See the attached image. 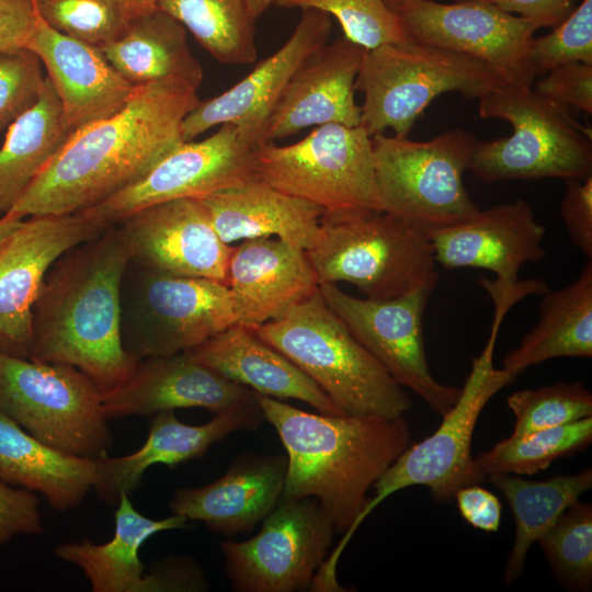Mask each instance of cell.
Returning a JSON list of instances; mask_svg holds the SVG:
<instances>
[{"label": "cell", "instance_id": "1", "mask_svg": "<svg viewBox=\"0 0 592 592\" xmlns=\"http://www.w3.org/2000/svg\"><path fill=\"white\" fill-rule=\"evenodd\" d=\"M198 102L181 80L139 86L121 110L75 132L5 215L73 214L134 184L184 143L182 122Z\"/></svg>", "mask_w": 592, "mask_h": 592}, {"label": "cell", "instance_id": "2", "mask_svg": "<svg viewBox=\"0 0 592 592\" xmlns=\"http://www.w3.org/2000/svg\"><path fill=\"white\" fill-rule=\"evenodd\" d=\"M128 263L115 224L64 252L33 306L29 358L73 366L102 395L123 384L139 361L121 338V284Z\"/></svg>", "mask_w": 592, "mask_h": 592}, {"label": "cell", "instance_id": "3", "mask_svg": "<svg viewBox=\"0 0 592 592\" xmlns=\"http://www.w3.org/2000/svg\"><path fill=\"white\" fill-rule=\"evenodd\" d=\"M286 451L282 499L314 498L345 533L367 502V492L409 446L403 417L309 413L280 399L255 394Z\"/></svg>", "mask_w": 592, "mask_h": 592}, {"label": "cell", "instance_id": "4", "mask_svg": "<svg viewBox=\"0 0 592 592\" xmlns=\"http://www.w3.org/2000/svg\"><path fill=\"white\" fill-rule=\"evenodd\" d=\"M301 369L345 415L403 417L411 400L352 335L319 288L281 318L254 328Z\"/></svg>", "mask_w": 592, "mask_h": 592}, {"label": "cell", "instance_id": "5", "mask_svg": "<svg viewBox=\"0 0 592 592\" xmlns=\"http://www.w3.org/2000/svg\"><path fill=\"white\" fill-rule=\"evenodd\" d=\"M493 320L490 337L479 356L473 358L471 371L455 405L442 415L440 426L428 437L407 446L376 480L375 496L367 502L335 548L318 570L325 582H334L337 565L353 534L389 496L412 486L430 489L437 503L452 502L458 490L482 483L486 476L475 466L471 443L477 420L487 402L517 375L493 366V352L500 330Z\"/></svg>", "mask_w": 592, "mask_h": 592}, {"label": "cell", "instance_id": "6", "mask_svg": "<svg viewBox=\"0 0 592 592\" xmlns=\"http://www.w3.org/2000/svg\"><path fill=\"white\" fill-rule=\"evenodd\" d=\"M479 115L509 122L513 133L478 141L468 170L485 183L592 175L591 129L532 87L504 82L479 98Z\"/></svg>", "mask_w": 592, "mask_h": 592}, {"label": "cell", "instance_id": "7", "mask_svg": "<svg viewBox=\"0 0 592 592\" xmlns=\"http://www.w3.org/2000/svg\"><path fill=\"white\" fill-rule=\"evenodd\" d=\"M322 238L307 250L319 284L348 282L385 300L439 282L426 231L390 213H323Z\"/></svg>", "mask_w": 592, "mask_h": 592}, {"label": "cell", "instance_id": "8", "mask_svg": "<svg viewBox=\"0 0 592 592\" xmlns=\"http://www.w3.org/2000/svg\"><path fill=\"white\" fill-rule=\"evenodd\" d=\"M506 82L486 62L439 46L409 41L365 53L355 90L363 93L361 126L371 135L407 137L439 95L481 98Z\"/></svg>", "mask_w": 592, "mask_h": 592}, {"label": "cell", "instance_id": "9", "mask_svg": "<svg viewBox=\"0 0 592 592\" xmlns=\"http://www.w3.org/2000/svg\"><path fill=\"white\" fill-rule=\"evenodd\" d=\"M474 134L453 128L426 141L372 136L376 182L383 210L425 231L452 226L479 208L464 184L478 144Z\"/></svg>", "mask_w": 592, "mask_h": 592}, {"label": "cell", "instance_id": "10", "mask_svg": "<svg viewBox=\"0 0 592 592\" xmlns=\"http://www.w3.org/2000/svg\"><path fill=\"white\" fill-rule=\"evenodd\" d=\"M0 410L61 453L96 459L112 447L102 392L73 366L0 354Z\"/></svg>", "mask_w": 592, "mask_h": 592}, {"label": "cell", "instance_id": "11", "mask_svg": "<svg viewBox=\"0 0 592 592\" xmlns=\"http://www.w3.org/2000/svg\"><path fill=\"white\" fill-rule=\"evenodd\" d=\"M254 169L258 180L327 214L384 212L372 136L362 126L330 123L288 146L266 143L257 151Z\"/></svg>", "mask_w": 592, "mask_h": 592}, {"label": "cell", "instance_id": "12", "mask_svg": "<svg viewBox=\"0 0 592 592\" xmlns=\"http://www.w3.org/2000/svg\"><path fill=\"white\" fill-rule=\"evenodd\" d=\"M235 323L225 284L128 263L121 284V338L134 357L192 350Z\"/></svg>", "mask_w": 592, "mask_h": 592}, {"label": "cell", "instance_id": "13", "mask_svg": "<svg viewBox=\"0 0 592 592\" xmlns=\"http://www.w3.org/2000/svg\"><path fill=\"white\" fill-rule=\"evenodd\" d=\"M264 144L257 130L223 124L208 138L182 143L137 182L78 213L109 226L158 203L202 198L254 180L257 151Z\"/></svg>", "mask_w": 592, "mask_h": 592}, {"label": "cell", "instance_id": "14", "mask_svg": "<svg viewBox=\"0 0 592 592\" xmlns=\"http://www.w3.org/2000/svg\"><path fill=\"white\" fill-rule=\"evenodd\" d=\"M334 533L314 498L281 499L257 535L220 544L224 571L237 592L307 590L328 556Z\"/></svg>", "mask_w": 592, "mask_h": 592}, {"label": "cell", "instance_id": "15", "mask_svg": "<svg viewBox=\"0 0 592 592\" xmlns=\"http://www.w3.org/2000/svg\"><path fill=\"white\" fill-rule=\"evenodd\" d=\"M437 282L391 299L351 296L335 283L319 284L327 305L352 335L402 387L444 415L457 401L462 388L437 382L430 371L423 342V312Z\"/></svg>", "mask_w": 592, "mask_h": 592}, {"label": "cell", "instance_id": "16", "mask_svg": "<svg viewBox=\"0 0 592 592\" xmlns=\"http://www.w3.org/2000/svg\"><path fill=\"white\" fill-rule=\"evenodd\" d=\"M413 42L486 62L506 82L533 87L530 45L538 25L479 1L410 0L397 13Z\"/></svg>", "mask_w": 592, "mask_h": 592}, {"label": "cell", "instance_id": "17", "mask_svg": "<svg viewBox=\"0 0 592 592\" xmlns=\"http://www.w3.org/2000/svg\"><path fill=\"white\" fill-rule=\"evenodd\" d=\"M106 227L79 213L31 216L0 242V354L29 358L33 306L48 269Z\"/></svg>", "mask_w": 592, "mask_h": 592}, {"label": "cell", "instance_id": "18", "mask_svg": "<svg viewBox=\"0 0 592 592\" xmlns=\"http://www.w3.org/2000/svg\"><path fill=\"white\" fill-rule=\"evenodd\" d=\"M129 262L156 272L207 278L228 286L234 247L214 229L200 198L145 207L115 224Z\"/></svg>", "mask_w": 592, "mask_h": 592}, {"label": "cell", "instance_id": "19", "mask_svg": "<svg viewBox=\"0 0 592 592\" xmlns=\"http://www.w3.org/2000/svg\"><path fill=\"white\" fill-rule=\"evenodd\" d=\"M257 403L253 390L218 374L189 351L139 360L123 384L102 395L107 421L194 407L217 414Z\"/></svg>", "mask_w": 592, "mask_h": 592}, {"label": "cell", "instance_id": "20", "mask_svg": "<svg viewBox=\"0 0 592 592\" xmlns=\"http://www.w3.org/2000/svg\"><path fill=\"white\" fill-rule=\"evenodd\" d=\"M331 29L329 14L303 10L293 34L278 50L227 91L197 103L182 122V140L191 141L223 124L250 128L265 138L267 119L291 77L310 54L327 43Z\"/></svg>", "mask_w": 592, "mask_h": 592}, {"label": "cell", "instance_id": "21", "mask_svg": "<svg viewBox=\"0 0 592 592\" xmlns=\"http://www.w3.org/2000/svg\"><path fill=\"white\" fill-rule=\"evenodd\" d=\"M366 50L341 36L310 54L291 77L267 119L266 143L310 126H361L354 92Z\"/></svg>", "mask_w": 592, "mask_h": 592}, {"label": "cell", "instance_id": "22", "mask_svg": "<svg viewBox=\"0 0 592 592\" xmlns=\"http://www.w3.org/2000/svg\"><path fill=\"white\" fill-rule=\"evenodd\" d=\"M435 262L444 269L492 271L497 281L513 285L520 269L545 257L546 228L530 204L520 198L478 210L458 224L426 231Z\"/></svg>", "mask_w": 592, "mask_h": 592}, {"label": "cell", "instance_id": "23", "mask_svg": "<svg viewBox=\"0 0 592 592\" xmlns=\"http://www.w3.org/2000/svg\"><path fill=\"white\" fill-rule=\"evenodd\" d=\"M228 288L236 323L254 329L311 296L319 282L305 249L258 237L234 247Z\"/></svg>", "mask_w": 592, "mask_h": 592}, {"label": "cell", "instance_id": "24", "mask_svg": "<svg viewBox=\"0 0 592 592\" xmlns=\"http://www.w3.org/2000/svg\"><path fill=\"white\" fill-rule=\"evenodd\" d=\"M264 419L259 403L217 413L207 423L189 425L174 410L152 415L146 442L136 452L118 457L109 453L95 459L92 489L105 503L116 505L121 492L133 494L146 470L157 464L168 467L202 457L212 444L240 431H253Z\"/></svg>", "mask_w": 592, "mask_h": 592}, {"label": "cell", "instance_id": "25", "mask_svg": "<svg viewBox=\"0 0 592 592\" xmlns=\"http://www.w3.org/2000/svg\"><path fill=\"white\" fill-rule=\"evenodd\" d=\"M26 48L46 67L73 133L121 110L139 87L125 80L100 48L59 33L39 15Z\"/></svg>", "mask_w": 592, "mask_h": 592}, {"label": "cell", "instance_id": "26", "mask_svg": "<svg viewBox=\"0 0 592 592\" xmlns=\"http://www.w3.org/2000/svg\"><path fill=\"white\" fill-rule=\"evenodd\" d=\"M286 467L283 455L244 456L215 481L177 490L171 512L227 536L248 533L281 501Z\"/></svg>", "mask_w": 592, "mask_h": 592}, {"label": "cell", "instance_id": "27", "mask_svg": "<svg viewBox=\"0 0 592 592\" xmlns=\"http://www.w3.org/2000/svg\"><path fill=\"white\" fill-rule=\"evenodd\" d=\"M200 200L217 235L227 244L239 239L276 236L307 251L322 238L321 207L258 179Z\"/></svg>", "mask_w": 592, "mask_h": 592}, {"label": "cell", "instance_id": "28", "mask_svg": "<svg viewBox=\"0 0 592 592\" xmlns=\"http://www.w3.org/2000/svg\"><path fill=\"white\" fill-rule=\"evenodd\" d=\"M189 352L224 377L261 396L297 399L325 414H343L331 399L253 328L235 323Z\"/></svg>", "mask_w": 592, "mask_h": 592}, {"label": "cell", "instance_id": "29", "mask_svg": "<svg viewBox=\"0 0 592 592\" xmlns=\"http://www.w3.org/2000/svg\"><path fill=\"white\" fill-rule=\"evenodd\" d=\"M116 505L112 539L62 543L56 546L55 555L80 568L93 592H161L152 570L145 573L139 549L159 532L185 527L187 520L174 513L162 520L149 519L134 508L126 492L119 493Z\"/></svg>", "mask_w": 592, "mask_h": 592}, {"label": "cell", "instance_id": "30", "mask_svg": "<svg viewBox=\"0 0 592 592\" xmlns=\"http://www.w3.org/2000/svg\"><path fill=\"white\" fill-rule=\"evenodd\" d=\"M95 459L56 451L0 410V481L42 493L58 511L77 508L92 489Z\"/></svg>", "mask_w": 592, "mask_h": 592}, {"label": "cell", "instance_id": "31", "mask_svg": "<svg viewBox=\"0 0 592 592\" xmlns=\"http://www.w3.org/2000/svg\"><path fill=\"white\" fill-rule=\"evenodd\" d=\"M100 49L115 70L136 87L175 79L197 89L203 80L185 27L156 8L134 16L118 38Z\"/></svg>", "mask_w": 592, "mask_h": 592}, {"label": "cell", "instance_id": "32", "mask_svg": "<svg viewBox=\"0 0 592 592\" xmlns=\"http://www.w3.org/2000/svg\"><path fill=\"white\" fill-rule=\"evenodd\" d=\"M591 356L592 260H588L572 283L543 294L538 322L505 354L502 368L519 376L551 358Z\"/></svg>", "mask_w": 592, "mask_h": 592}, {"label": "cell", "instance_id": "33", "mask_svg": "<svg viewBox=\"0 0 592 592\" xmlns=\"http://www.w3.org/2000/svg\"><path fill=\"white\" fill-rule=\"evenodd\" d=\"M73 134L46 76L37 102L8 127L0 149V213L8 214Z\"/></svg>", "mask_w": 592, "mask_h": 592}, {"label": "cell", "instance_id": "34", "mask_svg": "<svg viewBox=\"0 0 592 592\" xmlns=\"http://www.w3.org/2000/svg\"><path fill=\"white\" fill-rule=\"evenodd\" d=\"M486 478L504 496L514 516L515 536L503 572L509 587L522 574L531 546L592 488V469L587 467L545 480H527L511 474H489Z\"/></svg>", "mask_w": 592, "mask_h": 592}, {"label": "cell", "instance_id": "35", "mask_svg": "<svg viewBox=\"0 0 592 592\" xmlns=\"http://www.w3.org/2000/svg\"><path fill=\"white\" fill-rule=\"evenodd\" d=\"M152 5L179 21L217 61L255 60V20L246 0H152Z\"/></svg>", "mask_w": 592, "mask_h": 592}, {"label": "cell", "instance_id": "36", "mask_svg": "<svg viewBox=\"0 0 592 592\" xmlns=\"http://www.w3.org/2000/svg\"><path fill=\"white\" fill-rule=\"evenodd\" d=\"M592 442V417L539 430L525 436H509L474 457L480 474L534 475L554 460L570 457Z\"/></svg>", "mask_w": 592, "mask_h": 592}, {"label": "cell", "instance_id": "37", "mask_svg": "<svg viewBox=\"0 0 592 592\" xmlns=\"http://www.w3.org/2000/svg\"><path fill=\"white\" fill-rule=\"evenodd\" d=\"M554 578L567 590L592 588V505L576 501L537 539Z\"/></svg>", "mask_w": 592, "mask_h": 592}, {"label": "cell", "instance_id": "38", "mask_svg": "<svg viewBox=\"0 0 592 592\" xmlns=\"http://www.w3.org/2000/svg\"><path fill=\"white\" fill-rule=\"evenodd\" d=\"M42 20L98 48L118 38L136 16L126 0H36Z\"/></svg>", "mask_w": 592, "mask_h": 592}, {"label": "cell", "instance_id": "39", "mask_svg": "<svg viewBox=\"0 0 592 592\" xmlns=\"http://www.w3.org/2000/svg\"><path fill=\"white\" fill-rule=\"evenodd\" d=\"M506 405L515 417L513 437L592 417V394L581 382L522 389Z\"/></svg>", "mask_w": 592, "mask_h": 592}, {"label": "cell", "instance_id": "40", "mask_svg": "<svg viewBox=\"0 0 592 592\" xmlns=\"http://www.w3.org/2000/svg\"><path fill=\"white\" fill-rule=\"evenodd\" d=\"M274 4L333 15L342 26L343 36L367 50L411 41L399 15L384 0H276Z\"/></svg>", "mask_w": 592, "mask_h": 592}, {"label": "cell", "instance_id": "41", "mask_svg": "<svg viewBox=\"0 0 592 592\" xmlns=\"http://www.w3.org/2000/svg\"><path fill=\"white\" fill-rule=\"evenodd\" d=\"M553 29L531 42L530 62L535 77L569 62L592 65V0H582Z\"/></svg>", "mask_w": 592, "mask_h": 592}, {"label": "cell", "instance_id": "42", "mask_svg": "<svg viewBox=\"0 0 592 592\" xmlns=\"http://www.w3.org/2000/svg\"><path fill=\"white\" fill-rule=\"evenodd\" d=\"M41 64L27 48L0 52V130L37 102L45 80Z\"/></svg>", "mask_w": 592, "mask_h": 592}, {"label": "cell", "instance_id": "43", "mask_svg": "<svg viewBox=\"0 0 592 592\" xmlns=\"http://www.w3.org/2000/svg\"><path fill=\"white\" fill-rule=\"evenodd\" d=\"M533 86L536 94L557 105L592 114V65H560L542 76Z\"/></svg>", "mask_w": 592, "mask_h": 592}, {"label": "cell", "instance_id": "44", "mask_svg": "<svg viewBox=\"0 0 592 592\" xmlns=\"http://www.w3.org/2000/svg\"><path fill=\"white\" fill-rule=\"evenodd\" d=\"M43 531L35 493L0 481V546L16 536L41 535Z\"/></svg>", "mask_w": 592, "mask_h": 592}, {"label": "cell", "instance_id": "45", "mask_svg": "<svg viewBox=\"0 0 592 592\" xmlns=\"http://www.w3.org/2000/svg\"><path fill=\"white\" fill-rule=\"evenodd\" d=\"M565 182L561 219L572 244L592 260V175Z\"/></svg>", "mask_w": 592, "mask_h": 592}, {"label": "cell", "instance_id": "46", "mask_svg": "<svg viewBox=\"0 0 592 592\" xmlns=\"http://www.w3.org/2000/svg\"><path fill=\"white\" fill-rule=\"evenodd\" d=\"M37 19L36 0H0V52L26 48Z\"/></svg>", "mask_w": 592, "mask_h": 592}, {"label": "cell", "instance_id": "47", "mask_svg": "<svg viewBox=\"0 0 592 592\" xmlns=\"http://www.w3.org/2000/svg\"><path fill=\"white\" fill-rule=\"evenodd\" d=\"M463 519L487 533L500 527L502 505L498 497L479 483L462 488L454 497Z\"/></svg>", "mask_w": 592, "mask_h": 592}, {"label": "cell", "instance_id": "48", "mask_svg": "<svg viewBox=\"0 0 592 592\" xmlns=\"http://www.w3.org/2000/svg\"><path fill=\"white\" fill-rule=\"evenodd\" d=\"M468 1V0H455ZM496 5L504 12L524 18L538 27H554L574 8L576 0H470Z\"/></svg>", "mask_w": 592, "mask_h": 592}, {"label": "cell", "instance_id": "49", "mask_svg": "<svg viewBox=\"0 0 592 592\" xmlns=\"http://www.w3.org/2000/svg\"><path fill=\"white\" fill-rule=\"evenodd\" d=\"M22 221L23 219L10 215H3V217L0 218V242L13 230H15Z\"/></svg>", "mask_w": 592, "mask_h": 592}, {"label": "cell", "instance_id": "50", "mask_svg": "<svg viewBox=\"0 0 592 592\" xmlns=\"http://www.w3.org/2000/svg\"><path fill=\"white\" fill-rule=\"evenodd\" d=\"M276 0H246L251 16L259 19Z\"/></svg>", "mask_w": 592, "mask_h": 592}, {"label": "cell", "instance_id": "51", "mask_svg": "<svg viewBox=\"0 0 592 592\" xmlns=\"http://www.w3.org/2000/svg\"><path fill=\"white\" fill-rule=\"evenodd\" d=\"M135 15L153 9L152 0H126Z\"/></svg>", "mask_w": 592, "mask_h": 592}, {"label": "cell", "instance_id": "52", "mask_svg": "<svg viewBox=\"0 0 592 592\" xmlns=\"http://www.w3.org/2000/svg\"><path fill=\"white\" fill-rule=\"evenodd\" d=\"M385 3L396 13H398L410 0H384Z\"/></svg>", "mask_w": 592, "mask_h": 592}]
</instances>
